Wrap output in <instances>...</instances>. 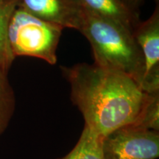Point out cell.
Segmentation results:
<instances>
[{
    "label": "cell",
    "mask_w": 159,
    "mask_h": 159,
    "mask_svg": "<svg viewBox=\"0 0 159 159\" xmlns=\"http://www.w3.org/2000/svg\"><path fill=\"white\" fill-rule=\"evenodd\" d=\"M120 1L130 11L134 12L135 13H138L139 6L143 2L144 0H120Z\"/></svg>",
    "instance_id": "7c38bea8"
},
{
    "label": "cell",
    "mask_w": 159,
    "mask_h": 159,
    "mask_svg": "<svg viewBox=\"0 0 159 159\" xmlns=\"http://www.w3.org/2000/svg\"><path fill=\"white\" fill-rule=\"evenodd\" d=\"M63 28L16 7L10 19L7 39L13 56H28L57 63V49Z\"/></svg>",
    "instance_id": "3957f363"
},
{
    "label": "cell",
    "mask_w": 159,
    "mask_h": 159,
    "mask_svg": "<svg viewBox=\"0 0 159 159\" xmlns=\"http://www.w3.org/2000/svg\"><path fill=\"white\" fill-rule=\"evenodd\" d=\"M0 1H5V0H0Z\"/></svg>",
    "instance_id": "4fadbf2b"
},
{
    "label": "cell",
    "mask_w": 159,
    "mask_h": 159,
    "mask_svg": "<svg viewBox=\"0 0 159 159\" xmlns=\"http://www.w3.org/2000/svg\"><path fill=\"white\" fill-rule=\"evenodd\" d=\"M105 159H156L159 156V132L130 125L102 138Z\"/></svg>",
    "instance_id": "277c9868"
},
{
    "label": "cell",
    "mask_w": 159,
    "mask_h": 159,
    "mask_svg": "<svg viewBox=\"0 0 159 159\" xmlns=\"http://www.w3.org/2000/svg\"><path fill=\"white\" fill-rule=\"evenodd\" d=\"M77 30L88 39L94 64L124 73L141 87L144 73V61L132 30L114 20L85 8Z\"/></svg>",
    "instance_id": "7a4b0ae2"
},
{
    "label": "cell",
    "mask_w": 159,
    "mask_h": 159,
    "mask_svg": "<svg viewBox=\"0 0 159 159\" xmlns=\"http://www.w3.org/2000/svg\"><path fill=\"white\" fill-rule=\"evenodd\" d=\"M15 110V95L7 73L0 66V135L7 128Z\"/></svg>",
    "instance_id": "30bf717a"
},
{
    "label": "cell",
    "mask_w": 159,
    "mask_h": 159,
    "mask_svg": "<svg viewBox=\"0 0 159 159\" xmlns=\"http://www.w3.org/2000/svg\"><path fill=\"white\" fill-rule=\"evenodd\" d=\"M134 39L144 61V73L141 85L145 93L159 91V5L152 14L135 27Z\"/></svg>",
    "instance_id": "5b68a950"
},
{
    "label": "cell",
    "mask_w": 159,
    "mask_h": 159,
    "mask_svg": "<svg viewBox=\"0 0 159 159\" xmlns=\"http://www.w3.org/2000/svg\"><path fill=\"white\" fill-rule=\"evenodd\" d=\"M57 159H105L102 138L84 126L78 142L66 156Z\"/></svg>",
    "instance_id": "9c48e42d"
},
{
    "label": "cell",
    "mask_w": 159,
    "mask_h": 159,
    "mask_svg": "<svg viewBox=\"0 0 159 159\" xmlns=\"http://www.w3.org/2000/svg\"><path fill=\"white\" fill-rule=\"evenodd\" d=\"M83 8L113 19L134 32L139 23V14L130 11L120 0H78Z\"/></svg>",
    "instance_id": "52a82bcc"
},
{
    "label": "cell",
    "mask_w": 159,
    "mask_h": 159,
    "mask_svg": "<svg viewBox=\"0 0 159 159\" xmlns=\"http://www.w3.org/2000/svg\"><path fill=\"white\" fill-rule=\"evenodd\" d=\"M16 8L14 0L0 1V66L8 73L16 57L10 48L7 28L11 15Z\"/></svg>",
    "instance_id": "ba28073f"
},
{
    "label": "cell",
    "mask_w": 159,
    "mask_h": 159,
    "mask_svg": "<svg viewBox=\"0 0 159 159\" xmlns=\"http://www.w3.org/2000/svg\"><path fill=\"white\" fill-rule=\"evenodd\" d=\"M71 87V99L85 126L103 138L116 129L134 125L144 108L148 93L124 73L94 63L61 66Z\"/></svg>",
    "instance_id": "6da1fadb"
},
{
    "label": "cell",
    "mask_w": 159,
    "mask_h": 159,
    "mask_svg": "<svg viewBox=\"0 0 159 159\" xmlns=\"http://www.w3.org/2000/svg\"><path fill=\"white\" fill-rule=\"evenodd\" d=\"M16 7L35 17L62 27L77 30L83 7L78 0H14Z\"/></svg>",
    "instance_id": "8992f818"
},
{
    "label": "cell",
    "mask_w": 159,
    "mask_h": 159,
    "mask_svg": "<svg viewBox=\"0 0 159 159\" xmlns=\"http://www.w3.org/2000/svg\"><path fill=\"white\" fill-rule=\"evenodd\" d=\"M134 125L159 132V91L148 94L144 108Z\"/></svg>",
    "instance_id": "8fae6325"
}]
</instances>
